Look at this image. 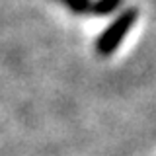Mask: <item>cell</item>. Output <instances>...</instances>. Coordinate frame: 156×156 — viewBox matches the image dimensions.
Segmentation results:
<instances>
[{"mask_svg":"<svg viewBox=\"0 0 156 156\" xmlns=\"http://www.w3.org/2000/svg\"><path fill=\"white\" fill-rule=\"evenodd\" d=\"M127 26H129V20H121V22L117 23V26L111 29L109 33H107V37L101 41V49H104V51H107V49H113V45L117 43V39L123 35V31L127 29Z\"/></svg>","mask_w":156,"mask_h":156,"instance_id":"obj_1","label":"cell"}]
</instances>
